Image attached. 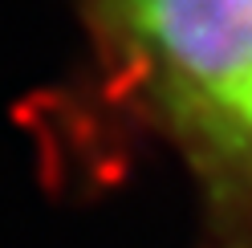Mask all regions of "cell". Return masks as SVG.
<instances>
[{"label": "cell", "instance_id": "obj_1", "mask_svg": "<svg viewBox=\"0 0 252 248\" xmlns=\"http://www.w3.org/2000/svg\"><path fill=\"white\" fill-rule=\"evenodd\" d=\"M110 41L155 114L195 147L252 90V0H106Z\"/></svg>", "mask_w": 252, "mask_h": 248}, {"label": "cell", "instance_id": "obj_2", "mask_svg": "<svg viewBox=\"0 0 252 248\" xmlns=\"http://www.w3.org/2000/svg\"><path fill=\"white\" fill-rule=\"evenodd\" d=\"M212 212L236 248H252V90L236 110L191 147Z\"/></svg>", "mask_w": 252, "mask_h": 248}]
</instances>
